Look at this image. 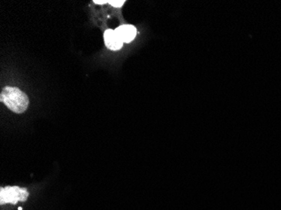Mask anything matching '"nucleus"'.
<instances>
[{
    "mask_svg": "<svg viewBox=\"0 0 281 210\" xmlns=\"http://www.w3.org/2000/svg\"><path fill=\"white\" fill-rule=\"evenodd\" d=\"M115 30L123 43H130L135 39L136 35V29L131 25H124L119 26Z\"/></svg>",
    "mask_w": 281,
    "mask_h": 210,
    "instance_id": "nucleus-4",
    "label": "nucleus"
},
{
    "mask_svg": "<svg viewBox=\"0 0 281 210\" xmlns=\"http://www.w3.org/2000/svg\"><path fill=\"white\" fill-rule=\"evenodd\" d=\"M125 0H121V1H119V0H111V1H109V4L115 7V8H120L125 4Z\"/></svg>",
    "mask_w": 281,
    "mask_h": 210,
    "instance_id": "nucleus-5",
    "label": "nucleus"
},
{
    "mask_svg": "<svg viewBox=\"0 0 281 210\" xmlns=\"http://www.w3.org/2000/svg\"><path fill=\"white\" fill-rule=\"evenodd\" d=\"M29 193L25 188L20 187H6L0 190V204L11 203L16 204L18 202H25L27 200Z\"/></svg>",
    "mask_w": 281,
    "mask_h": 210,
    "instance_id": "nucleus-2",
    "label": "nucleus"
},
{
    "mask_svg": "<svg viewBox=\"0 0 281 210\" xmlns=\"http://www.w3.org/2000/svg\"><path fill=\"white\" fill-rule=\"evenodd\" d=\"M18 209H19V210H22V208H21V207H20V208H19Z\"/></svg>",
    "mask_w": 281,
    "mask_h": 210,
    "instance_id": "nucleus-7",
    "label": "nucleus"
},
{
    "mask_svg": "<svg viewBox=\"0 0 281 210\" xmlns=\"http://www.w3.org/2000/svg\"><path fill=\"white\" fill-rule=\"evenodd\" d=\"M94 3H95L96 4H106V3H109V1H106V0H101V1H99V0H94Z\"/></svg>",
    "mask_w": 281,
    "mask_h": 210,
    "instance_id": "nucleus-6",
    "label": "nucleus"
},
{
    "mask_svg": "<svg viewBox=\"0 0 281 210\" xmlns=\"http://www.w3.org/2000/svg\"><path fill=\"white\" fill-rule=\"evenodd\" d=\"M104 43L107 47L112 51H118L123 46V42L119 36L115 32V30H107L104 34Z\"/></svg>",
    "mask_w": 281,
    "mask_h": 210,
    "instance_id": "nucleus-3",
    "label": "nucleus"
},
{
    "mask_svg": "<svg viewBox=\"0 0 281 210\" xmlns=\"http://www.w3.org/2000/svg\"><path fill=\"white\" fill-rule=\"evenodd\" d=\"M1 102L5 103L11 111L22 114L28 108L29 99L27 95L14 87H5L0 95Z\"/></svg>",
    "mask_w": 281,
    "mask_h": 210,
    "instance_id": "nucleus-1",
    "label": "nucleus"
}]
</instances>
